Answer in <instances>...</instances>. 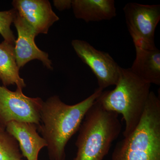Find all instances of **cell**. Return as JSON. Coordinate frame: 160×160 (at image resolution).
Listing matches in <instances>:
<instances>
[{"label":"cell","mask_w":160,"mask_h":160,"mask_svg":"<svg viewBox=\"0 0 160 160\" xmlns=\"http://www.w3.org/2000/svg\"><path fill=\"white\" fill-rule=\"evenodd\" d=\"M98 88L82 102L74 105L63 102L58 95L43 102L38 129L46 141L50 160H65L67 143L78 131L87 112L102 94Z\"/></svg>","instance_id":"6da1fadb"},{"label":"cell","mask_w":160,"mask_h":160,"mask_svg":"<svg viewBox=\"0 0 160 160\" xmlns=\"http://www.w3.org/2000/svg\"><path fill=\"white\" fill-rule=\"evenodd\" d=\"M122 128L118 114L104 109L96 100L79 129L77 152L73 160H103Z\"/></svg>","instance_id":"7a4b0ae2"},{"label":"cell","mask_w":160,"mask_h":160,"mask_svg":"<svg viewBox=\"0 0 160 160\" xmlns=\"http://www.w3.org/2000/svg\"><path fill=\"white\" fill-rule=\"evenodd\" d=\"M115 88L103 91L97 101L104 109L122 116L123 136L131 133L139 123L148 100L151 84L138 77L129 69L121 67Z\"/></svg>","instance_id":"3957f363"},{"label":"cell","mask_w":160,"mask_h":160,"mask_svg":"<svg viewBox=\"0 0 160 160\" xmlns=\"http://www.w3.org/2000/svg\"><path fill=\"white\" fill-rule=\"evenodd\" d=\"M112 160H160V99L153 92L138 125L117 143Z\"/></svg>","instance_id":"277c9868"},{"label":"cell","mask_w":160,"mask_h":160,"mask_svg":"<svg viewBox=\"0 0 160 160\" xmlns=\"http://www.w3.org/2000/svg\"><path fill=\"white\" fill-rule=\"evenodd\" d=\"M123 10L135 47L155 48V31L160 20V5L129 2Z\"/></svg>","instance_id":"5b68a950"},{"label":"cell","mask_w":160,"mask_h":160,"mask_svg":"<svg viewBox=\"0 0 160 160\" xmlns=\"http://www.w3.org/2000/svg\"><path fill=\"white\" fill-rule=\"evenodd\" d=\"M43 103L40 98H30L17 88L12 91L0 85V125L6 128L12 121L41 124L40 112Z\"/></svg>","instance_id":"8992f818"},{"label":"cell","mask_w":160,"mask_h":160,"mask_svg":"<svg viewBox=\"0 0 160 160\" xmlns=\"http://www.w3.org/2000/svg\"><path fill=\"white\" fill-rule=\"evenodd\" d=\"M72 46L78 57L95 76L98 88L103 90L116 85L121 67L109 53L98 50L83 40H72Z\"/></svg>","instance_id":"52a82bcc"},{"label":"cell","mask_w":160,"mask_h":160,"mask_svg":"<svg viewBox=\"0 0 160 160\" xmlns=\"http://www.w3.org/2000/svg\"><path fill=\"white\" fill-rule=\"evenodd\" d=\"M18 32L14 45L15 54L19 69L22 68L32 60H38L47 69L52 70V62L47 52L37 46L35 38L37 36L34 29L17 12L13 22Z\"/></svg>","instance_id":"ba28073f"},{"label":"cell","mask_w":160,"mask_h":160,"mask_svg":"<svg viewBox=\"0 0 160 160\" xmlns=\"http://www.w3.org/2000/svg\"><path fill=\"white\" fill-rule=\"evenodd\" d=\"M12 4L37 35L47 34L50 27L59 20L48 0H14Z\"/></svg>","instance_id":"9c48e42d"},{"label":"cell","mask_w":160,"mask_h":160,"mask_svg":"<svg viewBox=\"0 0 160 160\" xmlns=\"http://www.w3.org/2000/svg\"><path fill=\"white\" fill-rule=\"evenodd\" d=\"M38 126L32 123L12 121L5 130L18 143L23 157L27 160H38L41 149L47 146L46 141L37 132Z\"/></svg>","instance_id":"30bf717a"},{"label":"cell","mask_w":160,"mask_h":160,"mask_svg":"<svg viewBox=\"0 0 160 160\" xmlns=\"http://www.w3.org/2000/svg\"><path fill=\"white\" fill-rule=\"evenodd\" d=\"M136 58L130 68L138 77L150 84L160 85V51L156 47L144 49L135 46Z\"/></svg>","instance_id":"8fae6325"},{"label":"cell","mask_w":160,"mask_h":160,"mask_svg":"<svg viewBox=\"0 0 160 160\" xmlns=\"http://www.w3.org/2000/svg\"><path fill=\"white\" fill-rule=\"evenodd\" d=\"M75 17L86 22L110 20L117 16L113 0H72Z\"/></svg>","instance_id":"7c38bea8"},{"label":"cell","mask_w":160,"mask_h":160,"mask_svg":"<svg viewBox=\"0 0 160 160\" xmlns=\"http://www.w3.org/2000/svg\"><path fill=\"white\" fill-rule=\"evenodd\" d=\"M15 54L14 45L4 41L0 43V80L3 86L16 85L23 89L26 87L21 78Z\"/></svg>","instance_id":"4fadbf2b"},{"label":"cell","mask_w":160,"mask_h":160,"mask_svg":"<svg viewBox=\"0 0 160 160\" xmlns=\"http://www.w3.org/2000/svg\"><path fill=\"white\" fill-rule=\"evenodd\" d=\"M22 157L17 140L6 130L0 131V160H21Z\"/></svg>","instance_id":"5bb4252c"},{"label":"cell","mask_w":160,"mask_h":160,"mask_svg":"<svg viewBox=\"0 0 160 160\" xmlns=\"http://www.w3.org/2000/svg\"><path fill=\"white\" fill-rule=\"evenodd\" d=\"M17 14L15 9L0 11V34L7 42L15 45L16 39L13 32L10 29Z\"/></svg>","instance_id":"9a60e30c"},{"label":"cell","mask_w":160,"mask_h":160,"mask_svg":"<svg viewBox=\"0 0 160 160\" xmlns=\"http://www.w3.org/2000/svg\"><path fill=\"white\" fill-rule=\"evenodd\" d=\"M54 6L60 11L72 8L71 0H57L53 1Z\"/></svg>","instance_id":"2e32d148"},{"label":"cell","mask_w":160,"mask_h":160,"mask_svg":"<svg viewBox=\"0 0 160 160\" xmlns=\"http://www.w3.org/2000/svg\"><path fill=\"white\" fill-rule=\"evenodd\" d=\"M3 130H5V128L0 125V131H3Z\"/></svg>","instance_id":"e0dca14e"},{"label":"cell","mask_w":160,"mask_h":160,"mask_svg":"<svg viewBox=\"0 0 160 160\" xmlns=\"http://www.w3.org/2000/svg\"></svg>","instance_id":"ac0fdd59"}]
</instances>
